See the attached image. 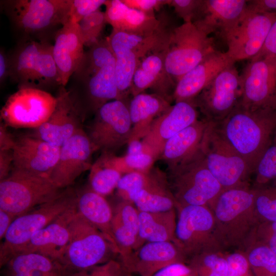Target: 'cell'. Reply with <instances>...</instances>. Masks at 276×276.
Returning <instances> with one entry per match:
<instances>
[{
	"label": "cell",
	"instance_id": "f6af8a7d",
	"mask_svg": "<svg viewBox=\"0 0 276 276\" xmlns=\"http://www.w3.org/2000/svg\"><path fill=\"white\" fill-rule=\"evenodd\" d=\"M106 0H71L69 22L78 24L85 16L100 10Z\"/></svg>",
	"mask_w": 276,
	"mask_h": 276
},
{
	"label": "cell",
	"instance_id": "6f0895ef",
	"mask_svg": "<svg viewBox=\"0 0 276 276\" xmlns=\"http://www.w3.org/2000/svg\"><path fill=\"white\" fill-rule=\"evenodd\" d=\"M16 217L13 214L0 209L1 240L4 239L11 224Z\"/></svg>",
	"mask_w": 276,
	"mask_h": 276
},
{
	"label": "cell",
	"instance_id": "60d3db41",
	"mask_svg": "<svg viewBox=\"0 0 276 276\" xmlns=\"http://www.w3.org/2000/svg\"><path fill=\"white\" fill-rule=\"evenodd\" d=\"M254 187H258L276 180V132L254 170Z\"/></svg>",
	"mask_w": 276,
	"mask_h": 276
},
{
	"label": "cell",
	"instance_id": "9f6ffc18",
	"mask_svg": "<svg viewBox=\"0 0 276 276\" xmlns=\"http://www.w3.org/2000/svg\"><path fill=\"white\" fill-rule=\"evenodd\" d=\"M7 126L2 122L0 126V151L13 150L15 140L7 129Z\"/></svg>",
	"mask_w": 276,
	"mask_h": 276
},
{
	"label": "cell",
	"instance_id": "7a4b0ae2",
	"mask_svg": "<svg viewBox=\"0 0 276 276\" xmlns=\"http://www.w3.org/2000/svg\"><path fill=\"white\" fill-rule=\"evenodd\" d=\"M217 124L222 134L244 158L253 174L276 132V109L249 111L237 105Z\"/></svg>",
	"mask_w": 276,
	"mask_h": 276
},
{
	"label": "cell",
	"instance_id": "f5cc1de1",
	"mask_svg": "<svg viewBox=\"0 0 276 276\" xmlns=\"http://www.w3.org/2000/svg\"><path fill=\"white\" fill-rule=\"evenodd\" d=\"M152 276H197L195 270L185 263L170 264L155 272Z\"/></svg>",
	"mask_w": 276,
	"mask_h": 276
},
{
	"label": "cell",
	"instance_id": "5b68a950",
	"mask_svg": "<svg viewBox=\"0 0 276 276\" xmlns=\"http://www.w3.org/2000/svg\"><path fill=\"white\" fill-rule=\"evenodd\" d=\"M167 176L176 208L201 205L211 209L223 191L208 169L201 147L189 159L169 170Z\"/></svg>",
	"mask_w": 276,
	"mask_h": 276
},
{
	"label": "cell",
	"instance_id": "5bb4252c",
	"mask_svg": "<svg viewBox=\"0 0 276 276\" xmlns=\"http://www.w3.org/2000/svg\"><path fill=\"white\" fill-rule=\"evenodd\" d=\"M240 96V75L233 64L221 71L193 102L203 119L219 123L237 107Z\"/></svg>",
	"mask_w": 276,
	"mask_h": 276
},
{
	"label": "cell",
	"instance_id": "d6986e66",
	"mask_svg": "<svg viewBox=\"0 0 276 276\" xmlns=\"http://www.w3.org/2000/svg\"><path fill=\"white\" fill-rule=\"evenodd\" d=\"M56 107L49 119L28 135L61 147L82 128L83 119L65 87H59Z\"/></svg>",
	"mask_w": 276,
	"mask_h": 276
},
{
	"label": "cell",
	"instance_id": "8992f818",
	"mask_svg": "<svg viewBox=\"0 0 276 276\" xmlns=\"http://www.w3.org/2000/svg\"><path fill=\"white\" fill-rule=\"evenodd\" d=\"M77 203V194L64 190L57 197L17 217L0 246L1 267L17 255L37 232L56 220Z\"/></svg>",
	"mask_w": 276,
	"mask_h": 276
},
{
	"label": "cell",
	"instance_id": "30bf717a",
	"mask_svg": "<svg viewBox=\"0 0 276 276\" xmlns=\"http://www.w3.org/2000/svg\"><path fill=\"white\" fill-rule=\"evenodd\" d=\"M201 150L208 169L223 190L249 186L252 174L247 162L222 134L217 123L209 122Z\"/></svg>",
	"mask_w": 276,
	"mask_h": 276
},
{
	"label": "cell",
	"instance_id": "ac0fdd59",
	"mask_svg": "<svg viewBox=\"0 0 276 276\" xmlns=\"http://www.w3.org/2000/svg\"><path fill=\"white\" fill-rule=\"evenodd\" d=\"M97 151L86 132L77 131L61 147L57 163L50 178L61 189L74 183L84 172L89 170L93 153Z\"/></svg>",
	"mask_w": 276,
	"mask_h": 276
},
{
	"label": "cell",
	"instance_id": "91938a15",
	"mask_svg": "<svg viewBox=\"0 0 276 276\" xmlns=\"http://www.w3.org/2000/svg\"><path fill=\"white\" fill-rule=\"evenodd\" d=\"M5 276H67V275L65 273L60 271L33 270L19 273H5Z\"/></svg>",
	"mask_w": 276,
	"mask_h": 276
},
{
	"label": "cell",
	"instance_id": "94428289",
	"mask_svg": "<svg viewBox=\"0 0 276 276\" xmlns=\"http://www.w3.org/2000/svg\"><path fill=\"white\" fill-rule=\"evenodd\" d=\"M128 155H136L144 152L143 145L140 140H132L128 143Z\"/></svg>",
	"mask_w": 276,
	"mask_h": 276
},
{
	"label": "cell",
	"instance_id": "603a6c76",
	"mask_svg": "<svg viewBox=\"0 0 276 276\" xmlns=\"http://www.w3.org/2000/svg\"><path fill=\"white\" fill-rule=\"evenodd\" d=\"M247 10L246 0H202L192 23L208 35L215 33L223 38Z\"/></svg>",
	"mask_w": 276,
	"mask_h": 276
},
{
	"label": "cell",
	"instance_id": "83f0119b",
	"mask_svg": "<svg viewBox=\"0 0 276 276\" xmlns=\"http://www.w3.org/2000/svg\"><path fill=\"white\" fill-rule=\"evenodd\" d=\"M174 27L162 17L158 28L151 33L137 35L112 29L106 39L111 50L129 51L142 60L150 53L166 50Z\"/></svg>",
	"mask_w": 276,
	"mask_h": 276
},
{
	"label": "cell",
	"instance_id": "f1b7e54d",
	"mask_svg": "<svg viewBox=\"0 0 276 276\" xmlns=\"http://www.w3.org/2000/svg\"><path fill=\"white\" fill-rule=\"evenodd\" d=\"M132 203L139 211L159 212L176 209L167 174L152 167L146 174L144 185L133 197Z\"/></svg>",
	"mask_w": 276,
	"mask_h": 276
},
{
	"label": "cell",
	"instance_id": "e0dca14e",
	"mask_svg": "<svg viewBox=\"0 0 276 276\" xmlns=\"http://www.w3.org/2000/svg\"><path fill=\"white\" fill-rule=\"evenodd\" d=\"M198 116L193 101L175 102L153 122L142 140L144 152L158 159L167 141L199 120Z\"/></svg>",
	"mask_w": 276,
	"mask_h": 276
},
{
	"label": "cell",
	"instance_id": "9c48e42d",
	"mask_svg": "<svg viewBox=\"0 0 276 276\" xmlns=\"http://www.w3.org/2000/svg\"><path fill=\"white\" fill-rule=\"evenodd\" d=\"M64 190L49 177L12 169L0 181V209L18 217L53 200Z\"/></svg>",
	"mask_w": 276,
	"mask_h": 276
},
{
	"label": "cell",
	"instance_id": "f35d334b",
	"mask_svg": "<svg viewBox=\"0 0 276 276\" xmlns=\"http://www.w3.org/2000/svg\"><path fill=\"white\" fill-rule=\"evenodd\" d=\"M223 251H207L191 258L190 265L197 276H226L228 264Z\"/></svg>",
	"mask_w": 276,
	"mask_h": 276
},
{
	"label": "cell",
	"instance_id": "d6a6232c",
	"mask_svg": "<svg viewBox=\"0 0 276 276\" xmlns=\"http://www.w3.org/2000/svg\"><path fill=\"white\" fill-rule=\"evenodd\" d=\"M171 106V102L155 93L144 92L133 96L128 103L132 125L129 141L143 139L154 120Z\"/></svg>",
	"mask_w": 276,
	"mask_h": 276
},
{
	"label": "cell",
	"instance_id": "e575fe53",
	"mask_svg": "<svg viewBox=\"0 0 276 276\" xmlns=\"http://www.w3.org/2000/svg\"><path fill=\"white\" fill-rule=\"evenodd\" d=\"M113 213L112 232L121 258L135 248L139 233V211L133 203L123 200Z\"/></svg>",
	"mask_w": 276,
	"mask_h": 276
},
{
	"label": "cell",
	"instance_id": "c3c4849f",
	"mask_svg": "<svg viewBox=\"0 0 276 276\" xmlns=\"http://www.w3.org/2000/svg\"><path fill=\"white\" fill-rule=\"evenodd\" d=\"M252 240L265 244L276 254V221L260 222Z\"/></svg>",
	"mask_w": 276,
	"mask_h": 276
},
{
	"label": "cell",
	"instance_id": "680465c9",
	"mask_svg": "<svg viewBox=\"0 0 276 276\" xmlns=\"http://www.w3.org/2000/svg\"><path fill=\"white\" fill-rule=\"evenodd\" d=\"M9 56L3 50L0 51V83L3 84L9 77Z\"/></svg>",
	"mask_w": 276,
	"mask_h": 276
},
{
	"label": "cell",
	"instance_id": "7bdbcfd3",
	"mask_svg": "<svg viewBox=\"0 0 276 276\" xmlns=\"http://www.w3.org/2000/svg\"><path fill=\"white\" fill-rule=\"evenodd\" d=\"M146 173L134 171L122 176L117 188L123 200L132 203L133 196L142 189L144 185Z\"/></svg>",
	"mask_w": 276,
	"mask_h": 276
},
{
	"label": "cell",
	"instance_id": "9a60e30c",
	"mask_svg": "<svg viewBox=\"0 0 276 276\" xmlns=\"http://www.w3.org/2000/svg\"><path fill=\"white\" fill-rule=\"evenodd\" d=\"M240 80L239 106L249 111L276 109V59L250 60Z\"/></svg>",
	"mask_w": 276,
	"mask_h": 276
},
{
	"label": "cell",
	"instance_id": "816d5d0a",
	"mask_svg": "<svg viewBox=\"0 0 276 276\" xmlns=\"http://www.w3.org/2000/svg\"><path fill=\"white\" fill-rule=\"evenodd\" d=\"M259 59H276V19L269 31L261 50L250 60Z\"/></svg>",
	"mask_w": 276,
	"mask_h": 276
},
{
	"label": "cell",
	"instance_id": "ffe728a7",
	"mask_svg": "<svg viewBox=\"0 0 276 276\" xmlns=\"http://www.w3.org/2000/svg\"><path fill=\"white\" fill-rule=\"evenodd\" d=\"M121 259L126 272L140 276H152L170 264L188 261L180 249L170 241L146 243Z\"/></svg>",
	"mask_w": 276,
	"mask_h": 276
},
{
	"label": "cell",
	"instance_id": "1f68e13d",
	"mask_svg": "<svg viewBox=\"0 0 276 276\" xmlns=\"http://www.w3.org/2000/svg\"><path fill=\"white\" fill-rule=\"evenodd\" d=\"M76 205L78 213L102 233L120 255L112 228L113 213L104 197L89 187L77 194Z\"/></svg>",
	"mask_w": 276,
	"mask_h": 276
},
{
	"label": "cell",
	"instance_id": "3957f363",
	"mask_svg": "<svg viewBox=\"0 0 276 276\" xmlns=\"http://www.w3.org/2000/svg\"><path fill=\"white\" fill-rule=\"evenodd\" d=\"M249 186L223 190L211 208L225 249L244 251L260 223Z\"/></svg>",
	"mask_w": 276,
	"mask_h": 276
},
{
	"label": "cell",
	"instance_id": "44dd1931",
	"mask_svg": "<svg viewBox=\"0 0 276 276\" xmlns=\"http://www.w3.org/2000/svg\"><path fill=\"white\" fill-rule=\"evenodd\" d=\"M60 149L61 147L41 139L22 135L15 139L12 169L50 177Z\"/></svg>",
	"mask_w": 276,
	"mask_h": 276
},
{
	"label": "cell",
	"instance_id": "b9f144b4",
	"mask_svg": "<svg viewBox=\"0 0 276 276\" xmlns=\"http://www.w3.org/2000/svg\"><path fill=\"white\" fill-rule=\"evenodd\" d=\"M106 24L105 13L100 10L85 16L78 23L84 46L89 48L101 39L100 38Z\"/></svg>",
	"mask_w": 276,
	"mask_h": 276
},
{
	"label": "cell",
	"instance_id": "d590c367",
	"mask_svg": "<svg viewBox=\"0 0 276 276\" xmlns=\"http://www.w3.org/2000/svg\"><path fill=\"white\" fill-rule=\"evenodd\" d=\"M88 177L89 188L104 197L117 188L122 173L111 164L109 153H102L92 164Z\"/></svg>",
	"mask_w": 276,
	"mask_h": 276
},
{
	"label": "cell",
	"instance_id": "4316f807",
	"mask_svg": "<svg viewBox=\"0 0 276 276\" xmlns=\"http://www.w3.org/2000/svg\"><path fill=\"white\" fill-rule=\"evenodd\" d=\"M53 54L61 86L65 87L81 63L85 53L78 24L68 22L56 32Z\"/></svg>",
	"mask_w": 276,
	"mask_h": 276
},
{
	"label": "cell",
	"instance_id": "277c9868",
	"mask_svg": "<svg viewBox=\"0 0 276 276\" xmlns=\"http://www.w3.org/2000/svg\"><path fill=\"white\" fill-rule=\"evenodd\" d=\"M1 4L19 41L49 42L69 22L71 0H7Z\"/></svg>",
	"mask_w": 276,
	"mask_h": 276
},
{
	"label": "cell",
	"instance_id": "f907efd6",
	"mask_svg": "<svg viewBox=\"0 0 276 276\" xmlns=\"http://www.w3.org/2000/svg\"><path fill=\"white\" fill-rule=\"evenodd\" d=\"M129 8L145 13L154 15L155 11L168 5L170 0H122Z\"/></svg>",
	"mask_w": 276,
	"mask_h": 276
},
{
	"label": "cell",
	"instance_id": "db71d44e",
	"mask_svg": "<svg viewBox=\"0 0 276 276\" xmlns=\"http://www.w3.org/2000/svg\"><path fill=\"white\" fill-rule=\"evenodd\" d=\"M247 10L255 13L276 14V0L247 1Z\"/></svg>",
	"mask_w": 276,
	"mask_h": 276
},
{
	"label": "cell",
	"instance_id": "cb8c5ba5",
	"mask_svg": "<svg viewBox=\"0 0 276 276\" xmlns=\"http://www.w3.org/2000/svg\"><path fill=\"white\" fill-rule=\"evenodd\" d=\"M235 63L226 52L215 50L176 81L173 100L193 101L221 71Z\"/></svg>",
	"mask_w": 276,
	"mask_h": 276
},
{
	"label": "cell",
	"instance_id": "2e32d148",
	"mask_svg": "<svg viewBox=\"0 0 276 276\" xmlns=\"http://www.w3.org/2000/svg\"><path fill=\"white\" fill-rule=\"evenodd\" d=\"M276 14L246 13L223 37L226 52L234 61L251 59L261 50Z\"/></svg>",
	"mask_w": 276,
	"mask_h": 276
},
{
	"label": "cell",
	"instance_id": "836d02e7",
	"mask_svg": "<svg viewBox=\"0 0 276 276\" xmlns=\"http://www.w3.org/2000/svg\"><path fill=\"white\" fill-rule=\"evenodd\" d=\"M175 209L159 212L139 211V233L133 250L147 242H173L176 226Z\"/></svg>",
	"mask_w": 276,
	"mask_h": 276
},
{
	"label": "cell",
	"instance_id": "52a82bcc",
	"mask_svg": "<svg viewBox=\"0 0 276 276\" xmlns=\"http://www.w3.org/2000/svg\"><path fill=\"white\" fill-rule=\"evenodd\" d=\"M176 209L178 217L173 243L188 261L202 252L225 249L210 208L187 205Z\"/></svg>",
	"mask_w": 276,
	"mask_h": 276
},
{
	"label": "cell",
	"instance_id": "11a10c76",
	"mask_svg": "<svg viewBox=\"0 0 276 276\" xmlns=\"http://www.w3.org/2000/svg\"><path fill=\"white\" fill-rule=\"evenodd\" d=\"M13 150L0 151V180L10 173L13 165Z\"/></svg>",
	"mask_w": 276,
	"mask_h": 276
},
{
	"label": "cell",
	"instance_id": "ab89813d",
	"mask_svg": "<svg viewBox=\"0 0 276 276\" xmlns=\"http://www.w3.org/2000/svg\"><path fill=\"white\" fill-rule=\"evenodd\" d=\"M253 187L255 209L260 222L276 221V180Z\"/></svg>",
	"mask_w": 276,
	"mask_h": 276
},
{
	"label": "cell",
	"instance_id": "4fadbf2b",
	"mask_svg": "<svg viewBox=\"0 0 276 276\" xmlns=\"http://www.w3.org/2000/svg\"><path fill=\"white\" fill-rule=\"evenodd\" d=\"M56 104V96L48 91L32 87L18 88L3 106L1 120L7 126L35 129L49 119Z\"/></svg>",
	"mask_w": 276,
	"mask_h": 276
},
{
	"label": "cell",
	"instance_id": "4dcf8cb0",
	"mask_svg": "<svg viewBox=\"0 0 276 276\" xmlns=\"http://www.w3.org/2000/svg\"><path fill=\"white\" fill-rule=\"evenodd\" d=\"M105 15L112 29L143 35L152 32L160 24L162 18L128 7L122 0H106Z\"/></svg>",
	"mask_w": 276,
	"mask_h": 276
},
{
	"label": "cell",
	"instance_id": "484cf974",
	"mask_svg": "<svg viewBox=\"0 0 276 276\" xmlns=\"http://www.w3.org/2000/svg\"><path fill=\"white\" fill-rule=\"evenodd\" d=\"M77 212L76 204L36 233L17 254L37 252L59 262L69 242L70 223Z\"/></svg>",
	"mask_w": 276,
	"mask_h": 276
},
{
	"label": "cell",
	"instance_id": "f546056e",
	"mask_svg": "<svg viewBox=\"0 0 276 276\" xmlns=\"http://www.w3.org/2000/svg\"><path fill=\"white\" fill-rule=\"evenodd\" d=\"M209 124L203 118L199 119L176 133L167 141L158 159L167 165L168 170L189 159L200 150Z\"/></svg>",
	"mask_w": 276,
	"mask_h": 276
},
{
	"label": "cell",
	"instance_id": "7c38bea8",
	"mask_svg": "<svg viewBox=\"0 0 276 276\" xmlns=\"http://www.w3.org/2000/svg\"><path fill=\"white\" fill-rule=\"evenodd\" d=\"M132 128L128 103L114 100L97 111L86 133L96 150L113 154L128 144Z\"/></svg>",
	"mask_w": 276,
	"mask_h": 276
},
{
	"label": "cell",
	"instance_id": "7dc6e473",
	"mask_svg": "<svg viewBox=\"0 0 276 276\" xmlns=\"http://www.w3.org/2000/svg\"><path fill=\"white\" fill-rule=\"evenodd\" d=\"M202 0H170L176 15L184 22H192L196 16Z\"/></svg>",
	"mask_w": 276,
	"mask_h": 276
},
{
	"label": "cell",
	"instance_id": "d4e9b609",
	"mask_svg": "<svg viewBox=\"0 0 276 276\" xmlns=\"http://www.w3.org/2000/svg\"><path fill=\"white\" fill-rule=\"evenodd\" d=\"M166 50L150 53L142 59L132 80L130 94L133 97L151 89L170 102L173 100L176 83L165 67Z\"/></svg>",
	"mask_w": 276,
	"mask_h": 276
},
{
	"label": "cell",
	"instance_id": "7402d4cb",
	"mask_svg": "<svg viewBox=\"0 0 276 276\" xmlns=\"http://www.w3.org/2000/svg\"><path fill=\"white\" fill-rule=\"evenodd\" d=\"M43 42L35 40L18 41L9 55V80L18 88H38L44 75L47 61Z\"/></svg>",
	"mask_w": 276,
	"mask_h": 276
},
{
	"label": "cell",
	"instance_id": "bcb514c9",
	"mask_svg": "<svg viewBox=\"0 0 276 276\" xmlns=\"http://www.w3.org/2000/svg\"><path fill=\"white\" fill-rule=\"evenodd\" d=\"M226 259L228 264L226 276H255L243 251L236 250L227 255Z\"/></svg>",
	"mask_w": 276,
	"mask_h": 276
},
{
	"label": "cell",
	"instance_id": "6da1fadb",
	"mask_svg": "<svg viewBox=\"0 0 276 276\" xmlns=\"http://www.w3.org/2000/svg\"><path fill=\"white\" fill-rule=\"evenodd\" d=\"M68 84L67 89L83 120L88 115L94 116L105 103L121 100L117 86L115 58L106 38L85 51Z\"/></svg>",
	"mask_w": 276,
	"mask_h": 276
},
{
	"label": "cell",
	"instance_id": "74e56055",
	"mask_svg": "<svg viewBox=\"0 0 276 276\" xmlns=\"http://www.w3.org/2000/svg\"><path fill=\"white\" fill-rule=\"evenodd\" d=\"M255 276H276V254L252 240L243 251Z\"/></svg>",
	"mask_w": 276,
	"mask_h": 276
},
{
	"label": "cell",
	"instance_id": "ba28073f",
	"mask_svg": "<svg viewBox=\"0 0 276 276\" xmlns=\"http://www.w3.org/2000/svg\"><path fill=\"white\" fill-rule=\"evenodd\" d=\"M69 230V242L59 261L67 276L109 261L110 252L117 254L103 234L78 212Z\"/></svg>",
	"mask_w": 276,
	"mask_h": 276
},
{
	"label": "cell",
	"instance_id": "681fc988",
	"mask_svg": "<svg viewBox=\"0 0 276 276\" xmlns=\"http://www.w3.org/2000/svg\"><path fill=\"white\" fill-rule=\"evenodd\" d=\"M86 270L89 276H123L125 272L121 263L112 259Z\"/></svg>",
	"mask_w": 276,
	"mask_h": 276
},
{
	"label": "cell",
	"instance_id": "6125c7cd",
	"mask_svg": "<svg viewBox=\"0 0 276 276\" xmlns=\"http://www.w3.org/2000/svg\"><path fill=\"white\" fill-rule=\"evenodd\" d=\"M123 276H132L131 273L125 271Z\"/></svg>",
	"mask_w": 276,
	"mask_h": 276
},
{
	"label": "cell",
	"instance_id": "ee69618b",
	"mask_svg": "<svg viewBox=\"0 0 276 276\" xmlns=\"http://www.w3.org/2000/svg\"><path fill=\"white\" fill-rule=\"evenodd\" d=\"M120 159L123 173L125 174L134 171L146 173L153 167L156 160L153 156L146 153L126 154L120 157Z\"/></svg>",
	"mask_w": 276,
	"mask_h": 276
},
{
	"label": "cell",
	"instance_id": "8d00e7d4",
	"mask_svg": "<svg viewBox=\"0 0 276 276\" xmlns=\"http://www.w3.org/2000/svg\"><path fill=\"white\" fill-rule=\"evenodd\" d=\"M5 273H19L33 270L60 271L66 273L58 261L37 252H24L13 257L6 264Z\"/></svg>",
	"mask_w": 276,
	"mask_h": 276
},
{
	"label": "cell",
	"instance_id": "8fae6325",
	"mask_svg": "<svg viewBox=\"0 0 276 276\" xmlns=\"http://www.w3.org/2000/svg\"><path fill=\"white\" fill-rule=\"evenodd\" d=\"M215 50L212 37L192 22H183L172 32L166 50V70L176 82Z\"/></svg>",
	"mask_w": 276,
	"mask_h": 276
}]
</instances>
